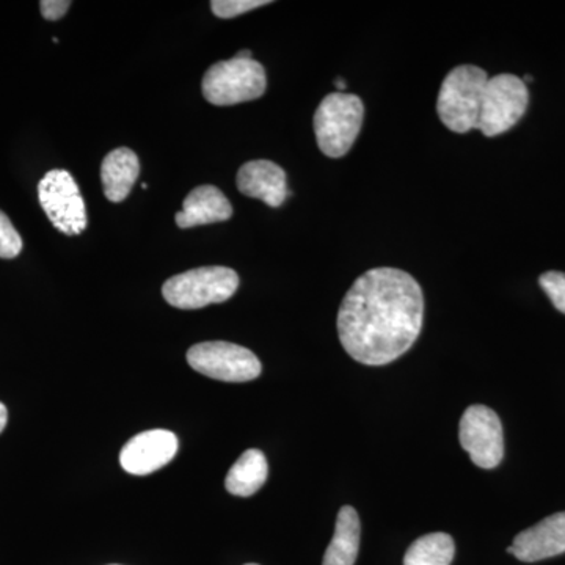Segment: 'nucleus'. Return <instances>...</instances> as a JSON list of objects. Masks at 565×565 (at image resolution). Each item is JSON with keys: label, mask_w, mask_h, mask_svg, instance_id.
I'll use <instances>...</instances> for the list:
<instances>
[{"label": "nucleus", "mask_w": 565, "mask_h": 565, "mask_svg": "<svg viewBox=\"0 0 565 565\" xmlns=\"http://www.w3.org/2000/svg\"><path fill=\"white\" fill-rule=\"evenodd\" d=\"M424 296L411 274L393 267L356 278L338 311V337L355 362L384 366L403 356L423 329Z\"/></svg>", "instance_id": "obj_1"}, {"label": "nucleus", "mask_w": 565, "mask_h": 565, "mask_svg": "<svg viewBox=\"0 0 565 565\" xmlns=\"http://www.w3.org/2000/svg\"><path fill=\"white\" fill-rule=\"evenodd\" d=\"M487 81L489 76L479 66L460 65L449 71L437 99L438 117L449 131L467 134L478 129Z\"/></svg>", "instance_id": "obj_2"}, {"label": "nucleus", "mask_w": 565, "mask_h": 565, "mask_svg": "<svg viewBox=\"0 0 565 565\" xmlns=\"http://www.w3.org/2000/svg\"><path fill=\"white\" fill-rule=\"evenodd\" d=\"M364 106L362 99L349 93H330L315 114V134L319 150L327 158H343L362 131Z\"/></svg>", "instance_id": "obj_3"}, {"label": "nucleus", "mask_w": 565, "mask_h": 565, "mask_svg": "<svg viewBox=\"0 0 565 565\" xmlns=\"http://www.w3.org/2000/svg\"><path fill=\"white\" fill-rule=\"evenodd\" d=\"M237 288L239 277L230 267H200L169 278L163 282L162 296L180 310H200L207 305L226 302Z\"/></svg>", "instance_id": "obj_4"}, {"label": "nucleus", "mask_w": 565, "mask_h": 565, "mask_svg": "<svg viewBox=\"0 0 565 565\" xmlns=\"http://www.w3.org/2000/svg\"><path fill=\"white\" fill-rule=\"evenodd\" d=\"M267 88L266 70L262 63L248 58H230L218 62L206 71L202 90L207 103L226 107L255 102Z\"/></svg>", "instance_id": "obj_5"}, {"label": "nucleus", "mask_w": 565, "mask_h": 565, "mask_svg": "<svg viewBox=\"0 0 565 565\" xmlns=\"http://www.w3.org/2000/svg\"><path fill=\"white\" fill-rule=\"evenodd\" d=\"M527 103L530 93L523 79L514 74H498L487 81L479 114V131L486 137L508 132L522 120Z\"/></svg>", "instance_id": "obj_6"}, {"label": "nucleus", "mask_w": 565, "mask_h": 565, "mask_svg": "<svg viewBox=\"0 0 565 565\" xmlns=\"http://www.w3.org/2000/svg\"><path fill=\"white\" fill-rule=\"evenodd\" d=\"M188 362L196 373L230 384L255 381L263 371L262 362L255 353L243 345L225 341L192 345L188 352Z\"/></svg>", "instance_id": "obj_7"}, {"label": "nucleus", "mask_w": 565, "mask_h": 565, "mask_svg": "<svg viewBox=\"0 0 565 565\" xmlns=\"http://www.w3.org/2000/svg\"><path fill=\"white\" fill-rule=\"evenodd\" d=\"M39 200L52 225L66 236H77L88 226L87 206L79 185L66 170L44 174L39 184Z\"/></svg>", "instance_id": "obj_8"}, {"label": "nucleus", "mask_w": 565, "mask_h": 565, "mask_svg": "<svg viewBox=\"0 0 565 565\" xmlns=\"http://www.w3.org/2000/svg\"><path fill=\"white\" fill-rule=\"evenodd\" d=\"M460 445L479 468L492 470L504 457L503 424L486 405H471L459 426Z\"/></svg>", "instance_id": "obj_9"}, {"label": "nucleus", "mask_w": 565, "mask_h": 565, "mask_svg": "<svg viewBox=\"0 0 565 565\" xmlns=\"http://www.w3.org/2000/svg\"><path fill=\"white\" fill-rule=\"evenodd\" d=\"M177 452V435L163 429L147 430L125 445L120 463L126 473L147 476L172 462Z\"/></svg>", "instance_id": "obj_10"}, {"label": "nucleus", "mask_w": 565, "mask_h": 565, "mask_svg": "<svg viewBox=\"0 0 565 565\" xmlns=\"http://www.w3.org/2000/svg\"><path fill=\"white\" fill-rule=\"evenodd\" d=\"M508 553L523 563H537L565 553V512L546 516L516 534Z\"/></svg>", "instance_id": "obj_11"}, {"label": "nucleus", "mask_w": 565, "mask_h": 565, "mask_svg": "<svg viewBox=\"0 0 565 565\" xmlns=\"http://www.w3.org/2000/svg\"><path fill=\"white\" fill-rule=\"evenodd\" d=\"M236 181L243 195L262 200L270 207H280L289 195L285 170L266 159L244 163Z\"/></svg>", "instance_id": "obj_12"}, {"label": "nucleus", "mask_w": 565, "mask_h": 565, "mask_svg": "<svg viewBox=\"0 0 565 565\" xmlns=\"http://www.w3.org/2000/svg\"><path fill=\"white\" fill-rule=\"evenodd\" d=\"M232 215V203L221 189L215 185H200L185 196L182 210L174 215V221L180 228H193L230 221Z\"/></svg>", "instance_id": "obj_13"}, {"label": "nucleus", "mask_w": 565, "mask_h": 565, "mask_svg": "<svg viewBox=\"0 0 565 565\" xmlns=\"http://www.w3.org/2000/svg\"><path fill=\"white\" fill-rule=\"evenodd\" d=\"M140 174V162L129 148H117L104 158L102 180L104 193L111 203L128 199Z\"/></svg>", "instance_id": "obj_14"}, {"label": "nucleus", "mask_w": 565, "mask_h": 565, "mask_svg": "<svg viewBox=\"0 0 565 565\" xmlns=\"http://www.w3.org/2000/svg\"><path fill=\"white\" fill-rule=\"evenodd\" d=\"M360 526L359 514L352 505H344L338 512L337 526L332 542L327 546L322 565H353L360 550Z\"/></svg>", "instance_id": "obj_15"}, {"label": "nucleus", "mask_w": 565, "mask_h": 565, "mask_svg": "<svg viewBox=\"0 0 565 565\" xmlns=\"http://www.w3.org/2000/svg\"><path fill=\"white\" fill-rule=\"evenodd\" d=\"M267 475L269 467L266 456L258 449H248L233 465L226 476L225 487L234 497H252L266 484Z\"/></svg>", "instance_id": "obj_16"}, {"label": "nucleus", "mask_w": 565, "mask_h": 565, "mask_svg": "<svg viewBox=\"0 0 565 565\" xmlns=\"http://www.w3.org/2000/svg\"><path fill=\"white\" fill-rule=\"evenodd\" d=\"M456 545L451 535L433 533L416 539L405 553L404 565H451Z\"/></svg>", "instance_id": "obj_17"}, {"label": "nucleus", "mask_w": 565, "mask_h": 565, "mask_svg": "<svg viewBox=\"0 0 565 565\" xmlns=\"http://www.w3.org/2000/svg\"><path fill=\"white\" fill-rule=\"evenodd\" d=\"M22 237L10 218L0 211V258L13 259L22 252Z\"/></svg>", "instance_id": "obj_18"}, {"label": "nucleus", "mask_w": 565, "mask_h": 565, "mask_svg": "<svg viewBox=\"0 0 565 565\" xmlns=\"http://www.w3.org/2000/svg\"><path fill=\"white\" fill-rule=\"evenodd\" d=\"M269 3L266 0H214L211 2V10L221 20H232Z\"/></svg>", "instance_id": "obj_19"}, {"label": "nucleus", "mask_w": 565, "mask_h": 565, "mask_svg": "<svg viewBox=\"0 0 565 565\" xmlns=\"http://www.w3.org/2000/svg\"><path fill=\"white\" fill-rule=\"evenodd\" d=\"M539 282L548 299L555 305L556 310L565 315V274L552 270V273L542 275Z\"/></svg>", "instance_id": "obj_20"}, {"label": "nucleus", "mask_w": 565, "mask_h": 565, "mask_svg": "<svg viewBox=\"0 0 565 565\" xmlns=\"http://www.w3.org/2000/svg\"><path fill=\"white\" fill-rule=\"evenodd\" d=\"M70 7L71 2L68 0H43V2H40L41 14L47 21L61 20L65 17Z\"/></svg>", "instance_id": "obj_21"}, {"label": "nucleus", "mask_w": 565, "mask_h": 565, "mask_svg": "<svg viewBox=\"0 0 565 565\" xmlns=\"http://www.w3.org/2000/svg\"><path fill=\"white\" fill-rule=\"evenodd\" d=\"M7 422H9V412H7L6 405L0 403V434L6 429Z\"/></svg>", "instance_id": "obj_22"}, {"label": "nucleus", "mask_w": 565, "mask_h": 565, "mask_svg": "<svg viewBox=\"0 0 565 565\" xmlns=\"http://www.w3.org/2000/svg\"><path fill=\"white\" fill-rule=\"evenodd\" d=\"M236 58H243V61H248V58H253L252 51H241L237 52L236 55H234Z\"/></svg>", "instance_id": "obj_23"}, {"label": "nucleus", "mask_w": 565, "mask_h": 565, "mask_svg": "<svg viewBox=\"0 0 565 565\" xmlns=\"http://www.w3.org/2000/svg\"><path fill=\"white\" fill-rule=\"evenodd\" d=\"M334 85H337V88H338V90H340V93H344V90H345L344 79H340V77H338V79L334 81Z\"/></svg>", "instance_id": "obj_24"}, {"label": "nucleus", "mask_w": 565, "mask_h": 565, "mask_svg": "<svg viewBox=\"0 0 565 565\" xmlns=\"http://www.w3.org/2000/svg\"><path fill=\"white\" fill-rule=\"evenodd\" d=\"M245 565H258V564H245Z\"/></svg>", "instance_id": "obj_25"}]
</instances>
